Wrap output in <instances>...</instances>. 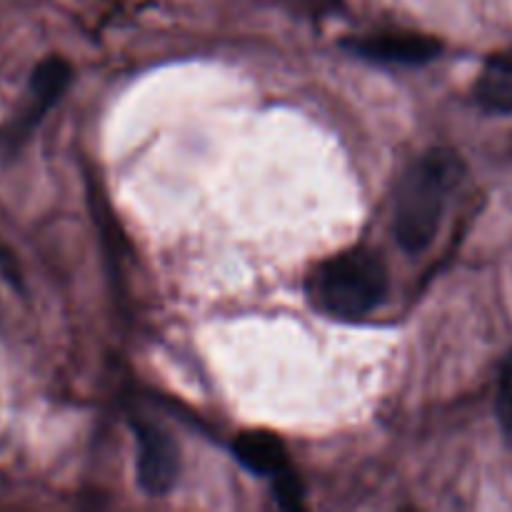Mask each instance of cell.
Listing matches in <instances>:
<instances>
[{
  "label": "cell",
  "mask_w": 512,
  "mask_h": 512,
  "mask_svg": "<svg viewBox=\"0 0 512 512\" xmlns=\"http://www.w3.org/2000/svg\"><path fill=\"white\" fill-rule=\"evenodd\" d=\"M70 78H73V68L60 55H50V58L40 60L35 65L33 75H30L25 103L20 105L15 118L0 130V155L10 158V155L18 153L28 143L33 130L43 123L48 110L65 93V88L70 85Z\"/></svg>",
  "instance_id": "3"
},
{
  "label": "cell",
  "mask_w": 512,
  "mask_h": 512,
  "mask_svg": "<svg viewBox=\"0 0 512 512\" xmlns=\"http://www.w3.org/2000/svg\"><path fill=\"white\" fill-rule=\"evenodd\" d=\"M350 48L363 58L400 65H420L440 55L438 40L420 33H375L353 40Z\"/></svg>",
  "instance_id": "5"
},
{
  "label": "cell",
  "mask_w": 512,
  "mask_h": 512,
  "mask_svg": "<svg viewBox=\"0 0 512 512\" xmlns=\"http://www.w3.org/2000/svg\"><path fill=\"white\" fill-rule=\"evenodd\" d=\"M138 438V480L148 495H165L178 478V448L160 425L135 423Z\"/></svg>",
  "instance_id": "4"
},
{
  "label": "cell",
  "mask_w": 512,
  "mask_h": 512,
  "mask_svg": "<svg viewBox=\"0 0 512 512\" xmlns=\"http://www.w3.org/2000/svg\"><path fill=\"white\" fill-rule=\"evenodd\" d=\"M233 453L240 460V465L255 475L278 480L285 473H290L288 450H285L283 440L278 435L268 433V430H248V433H243L235 440Z\"/></svg>",
  "instance_id": "6"
},
{
  "label": "cell",
  "mask_w": 512,
  "mask_h": 512,
  "mask_svg": "<svg viewBox=\"0 0 512 512\" xmlns=\"http://www.w3.org/2000/svg\"><path fill=\"white\" fill-rule=\"evenodd\" d=\"M475 98L495 113H512V55H498L480 73Z\"/></svg>",
  "instance_id": "7"
},
{
  "label": "cell",
  "mask_w": 512,
  "mask_h": 512,
  "mask_svg": "<svg viewBox=\"0 0 512 512\" xmlns=\"http://www.w3.org/2000/svg\"><path fill=\"white\" fill-rule=\"evenodd\" d=\"M498 415H500V423H503V430L512 440V353L505 358L503 368H500Z\"/></svg>",
  "instance_id": "8"
},
{
  "label": "cell",
  "mask_w": 512,
  "mask_h": 512,
  "mask_svg": "<svg viewBox=\"0 0 512 512\" xmlns=\"http://www.w3.org/2000/svg\"><path fill=\"white\" fill-rule=\"evenodd\" d=\"M305 290L320 313L338 320H360L383 303L388 293V270L373 250H345L323 260L308 275Z\"/></svg>",
  "instance_id": "2"
},
{
  "label": "cell",
  "mask_w": 512,
  "mask_h": 512,
  "mask_svg": "<svg viewBox=\"0 0 512 512\" xmlns=\"http://www.w3.org/2000/svg\"><path fill=\"white\" fill-rule=\"evenodd\" d=\"M460 180V160L450 150H430L403 175L395 198L393 230L398 243L420 253L433 243L450 190Z\"/></svg>",
  "instance_id": "1"
}]
</instances>
